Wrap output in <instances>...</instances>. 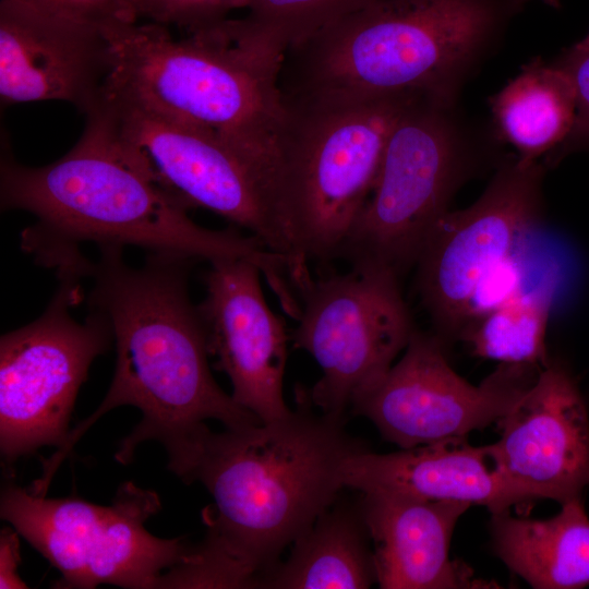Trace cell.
<instances>
[{
  "instance_id": "cell-6",
  "label": "cell",
  "mask_w": 589,
  "mask_h": 589,
  "mask_svg": "<svg viewBox=\"0 0 589 589\" xmlns=\"http://www.w3.org/2000/svg\"><path fill=\"white\" fill-rule=\"evenodd\" d=\"M420 93L284 97L281 208L300 257H339L387 139Z\"/></svg>"
},
{
  "instance_id": "cell-5",
  "label": "cell",
  "mask_w": 589,
  "mask_h": 589,
  "mask_svg": "<svg viewBox=\"0 0 589 589\" xmlns=\"http://www.w3.org/2000/svg\"><path fill=\"white\" fill-rule=\"evenodd\" d=\"M529 0H377L289 48L283 96L422 93L457 101Z\"/></svg>"
},
{
  "instance_id": "cell-10",
  "label": "cell",
  "mask_w": 589,
  "mask_h": 589,
  "mask_svg": "<svg viewBox=\"0 0 589 589\" xmlns=\"http://www.w3.org/2000/svg\"><path fill=\"white\" fill-rule=\"evenodd\" d=\"M398 277L384 266L352 265L311 276L297 289L300 315L290 339L322 369L308 390L322 413L345 419L407 347L416 329Z\"/></svg>"
},
{
  "instance_id": "cell-30",
  "label": "cell",
  "mask_w": 589,
  "mask_h": 589,
  "mask_svg": "<svg viewBox=\"0 0 589 589\" xmlns=\"http://www.w3.org/2000/svg\"><path fill=\"white\" fill-rule=\"evenodd\" d=\"M541 1L551 8L557 9L561 7L560 0H541Z\"/></svg>"
},
{
  "instance_id": "cell-20",
  "label": "cell",
  "mask_w": 589,
  "mask_h": 589,
  "mask_svg": "<svg viewBox=\"0 0 589 589\" xmlns=\"http://www.w3.org/2000/svg\"><path fill=\"white\" fill-rule=\"evenodd\" d=\"M370 541L359 501H335L294 541L287 561L264 573L255 588H369L376 581Z\"/></svg>"
},
{
  "instance_id": "cell-4",
  "label": "cell",
  "mask_w": 589,
  "mask_h": 589,
  "mask_svg": "<svg viewBox=\"0 0 589 589\" xmlns=\"http://www.w3.org/2000/svg\"><path fill=\"white\" fill-rule=\"evenodd\" d=\"M104 86L158 112L208 129L279 190L286 106L285 51L245 20H225L176 39L168 26L113 20Z\"/></svg>"
},
{
  "instance_id": "cell-1",
  "label": "cell",
  "mask_w": 589,
  "mask_h": 589,
  "mask_svg": "<svg viewBox=\"0 0 589 589\" xmlns=\"http://www.w3.org/2000/svg\"><path fill=\"white\" fill-rule=\"evenodd\" d=\"M313 407L301 387L281 419L206 432L180 479L201 482L214 503L204 510V540L167 573L168 588H255L337 500L345 460L368 447L345 419Z\"/></svg>"
},
{
  "instance_id": "cell-7",
  "label": "cell",
  "mask_w": 589,
  "mask_h": 589,
  "mask_svg": "<svg viewBox=\"0 0 589 589\" xmlns=\"http://www.w3.org/2000/svg\"><path fill=\"white\" fill-rule=\"evenodd\" d=\"M450 101L419 94L395 123L381 167L339 257L398 276L416 264L473 169L479 137Z\"/></svg>"
},
{
  "instance_id": "cell-2",
  "label": "cell",
  "mask_w": 589,
  "mask_h": 589,
  "mask_svg": "<svg viewBox=\"0 0 589 589\" xmlns=\"http://www.w3.org/2000/svg\"><path fill=\"white\" fill-rule=\"evenodd\" d=\"M79 142L63 157L27 167L2 155L1 208L35 216L21 232V249L58 279L88 277L93 263L83 243L99 250L132 245L147 253L207 261L248 259L269 284L285 261L259 238L236 227L212 230L161 189L94 112L86 113Z\"/></svg>"
},
{
  "instance_id": "cell-18",
  "label": "cell",
  "mask_w": 589,
  "mask_h": 589,
  "mask_svg": "<svg viewBox=\"0 0 589 589\" xmlns=\"http://www.w3.org/2000/svg\"><path fill=\"white\" fill-rule=\"evenodd\" d=\"M344 488L386 491L428 501H461L491 514L533 501L496 468L489 447L466 438L401 448L389 454L368 448L350 455L341 468Z\"/></svg>"
},
{
  "instance_id": "cell-8",
  "label": "cell",
  "mask_w": 589,
  "mask_h": 589,
  "mask_svg": "<svg viewBox=\"0 0 589 589\" xmlns=\"http://www.w3.org/2000/svg\"><path fill=\"white\" fill-rule=\"evenodd\" d=\"M87 112L96 113L154 181L187 209H208L259 238L287 261L292 280L309 272L275 184L219 135L104 85Z\"/></svg>"
},
{
  "instance_id": "cell-25",
  "label": "cell",
  "mask_w": 589,
  "mask_h": 589,
  "mask_svg": "<svg viewBox=\"0 0 589 589\" xmlns=\"http://www.w3.org/2000/svg\"><path fill=\"white\" fill-rule=\"evenodd\" d=\"M522 250L492 266L471 290L461 314L459 336L471 323L498 309L525 289Z\"/></svg>"
},
{
  "instance_id": "cell-17",
  "label": "cell",
  "mask_w": 589,
  "mask_h": 589,
  "mask_svg": "<svg viewBox=\"0 0 589 589\" xmlns=\"http://www.w3.org/2000/svg\"><path fill=\"white\" fill-rule=\"evenodd\" d=\"M360 509L373 543L376 582L383 589L489 587L449 556L458 519L471 506L410 495L361 492Z\"/></svg>"
},
{
  "instance_id": "cell-24",
  "label": "cell",
  "mask_w": 589,
  "mask_h": 589,
  "mask_svg": "<svg viewBox=\"0 0 589 589\" xmlns=\"http://www.w3.org/2000/svg\"><path fill=\"white\" fill-rule=\"evenodd\" d=\"M250 0H120V20L146 19L165 26L176 25L188 33L227 20L230 11L248 8Z\"/></svg>"
},
{
  "instance_id": "cell-14",
  "label": "cell",
  "mask_w": 589,
  "mask_h": 589,
  "mask_svg": "<svg viewBox=\"0 0 589 589\" xmlns=\"http://www.w3.org/2000/svg\"><path fill=\"white\" fill-rule=\"evenodd\" d=\"M488 445L500 472L533 501L561 504L589 486V416L579 387L562 362L548 361L497 422Z\"/></svg>"
},
{
  "instance_id": "cell-11",
  "label": "cell",
  "mask_w": 589,
  "mask_h": 589,
  "mask_svg": "<svg viewBox=\"0 0 589 589\" xmlns=\"http://www.w3.org/2000/svg\"><path fill=\"white\" fill-rule=\"evenodd\" d=\"M80 279H59L44 313L0 339V449L7 462L47 445L61 447L81 385L94 359L112 345L107 316L70 309L83 296Z\"/></svg>"
},
{
  "instance_id": "cell-27",
  "label": "cell",
  "mask_w": 589,
  "mask_h": 589,
  "mask_svg": "<svg viewBox=\"0 0 589 589\" xmlns=\"http://www.w3.org/2000/svg\"><path fill=\"white\" fill-rule=\"evenodd\" d=\"M56 16L101 26L120 20V0H9Z\"/></svg>"
},
{
  "instance_id": "cell-28",
  "label": "cell",
  "mask_w": 589,
  "mask_h": 589,
  "mask_svg": "<svg viewBox=\"0 0 589 589\" xmlns=\"http://www.w3.org/2000/svg\"><path fill=\"white\" fill-rule=\"evenodd\" d=\"M19 532L5 527L0 533V588H28L17 574L21 563Z\"/></svg>"
},
{
  "instance_id": "cell-29",
  "label": "cell",
  "mask_w": 589,
  "mask_h": 589,
  "mask_svg": "<svg viewBox=\"0 0 589 589\" xmlns=\"http://www.w3.org/2000/svg\"><path fill=\"white\" fill-rule=\"evenodd\" d=\"M575 45L579 48L589 49V32L581 40H579Z\"/></svg>"
},
{
  "instance_id": "cell-12",
  "label": "cell",
  "mask_w": 589,
  "mask_h": 589,
  "mask_svg": "<svg viewBox=\"0 0 589 589\" xmlns=\"http://www.w3.org/2000/svg\"><path fill=\"white\" fill-rule=\"evenodd\" d=\"M541 369L502 363L474 386L449 365L440 336L414 330L401 359L351 409L401 448L466 438L498 422Z\"/></svg>"
},
{
  "instance_id": "cell-19",
  "label": "cell",
  "mask_w": 589,
  "mask_h": 589,
  "mask_svg": "<svg viewBox=\"0 0 589 589\" xmlns=\"http://www.w3.org/2000/svg\"><path fill=\"white\" fill-rule=\"evenodd\" d=\"M549 519L492 514L496 555L538 589H577L589 585V517L582 497L565 502Z\"/></svg>"
},
{
  "instance_id": "cell-9",
  "label": "cell",
  "mask_w": 589,
  "mask_h": 589,
  "mask_svg": "<svg viewBox=\"0 0 589 589\" xmlns=\"http://www.w3.org/2000/svg\"><path fill=\"white\" fill-rule=\"evenodd\" d=\"M158 495L122 483L111 505L47 498L8 484L0 515L61 573L56 588L92 589L109 584L158 588L163 574L182 562L191 545L153 536L146 520L160 509Z\"/></svg>"
},
{
  "instance_id": "cell-16",
  "label": "cell",
  "mask_w": 589,
  "mask_h": 589,
  "mask_svg": "<svg viewBox=\"0 0 589 589\" xmlns=\"http://www.w3.org/2000/svg\"><path fill=\"white\" fill-rule=\"evenodd\" d=\"M108 71L100 26L0 0L2 104L63 100L86 113Z\"/></svg>"
},
{
  "instance_id": "cell-13",
  "label": "cell",
  "mask_w": 589,
  "mask_h": 589,
  "mask_svg": "<svg viewBox=\"0 0 589 589\" xmlns=\"http://www.w3.org/2000/svg\"><path fill=\"white\" fill-rule=\"evenodd\" d=\"M544 168L516 158L494 175L470 206L448 211L428 237L416 265L420 297L443 334L458 335L465 303L496 263L521 251L541 211Z\"/></svg>"
},
{
  "instance_id": "cell-22",
  "label": "cell",
  "mask_w": 589,
  "mask_h": 589,
  "mask_svg": "<svg viewBox=\"0 0 589 589\" xmlns=\"http://www.w3.org/2000/svg\"><path fill=\"white\" fill-rule=\"evenodd\" d=\"M558 279V267L553 263L533 288L471 323L459 337L474 356L506 364L544 366L549 361L545 333Z\"/></svg>"
},
{
  "instance_id": "cell-23",
  "label": "cell",
  "mask_w": 589,
  "mask_h": 589,
  "mask_svg": "<svg viewBox=\"0 0 589 589\" xmlns=\"http://www.w3.org/2000/svg\"><path fill=\"white\" fill-rule=\"evenodd\" d=\"M377 0H250L245 19L285 52Z\"/></svg>"
},
{
  "instance_id": "cell-15",
  "label": "cell",
  "mask_w": 589,
  "mask_h": 589,
  "mask_svg": "<svg viewBox=\"0 0 589 589\" xmlns=\"http://www.w3.org/2000/svg\"><path fill=\"white\" fill-rule=\"evenodd\" d=\"M261 276L248 259L209 263L205 298L196 305L209 354L229 377L232 398L267 423L291 412L283 395L290 335L267 304Z\"/></svg>"
},
{
  "instance_id": "cell-26",
  "label": "cell",
  "mask_w": 589,
  "mask_h": 589,
  "mask_svg": "<svg viewBox=\"0 0 589 589\" xmlns=\"http://www.w3.org/2000/svg\"><path fill=\"white\" fill-rule=\"evenodd\" d=\"M554 63L570 76L577 99L575 123L562 148L589 145V49L574 45Z\"/></svg>"
},
{
  "instance_id": "cell-21",
  "label": "cell",
  "mask_w": 589,
  "mask_h": 589,
  "mask_svg": "<svg viewBox=\"0 0 589 589\" xmlns=\"http://www.w3.org/2000/svg\"><path fill=\"white\" fill-rule=\"evenodd\" d=\"M490 107L496 135L514 147L520 164L531 165L569 136L576 91L564 69L537 57L490 98Z\"/></svg>"
},
{
  "instance_id": "cell-3",
  "label": "cell",
  "mask_w": 589,
  "mask_h": 589,
  "mask_svg": "<svg viewBox=\"0 0 589 589\" xmlns=\"http://www.w3.org/2000/svg\"><path fill=\"white\" fill-rule=\"evenodd\" d=\"M123 249L100 250L88 277L89 310L104 313L116 342V368L109 389L86 420L70 431L53 455L58 462L103 414L133 406L141 421L120 442L115 458L129 464L146 441L161 443L168 468L179 476L214 419L226 429L261 424L214 380L204 326L189 294V269L194 263L176 256L147 253L141 267H132Z\"/></svg>"
}]
</instances>
